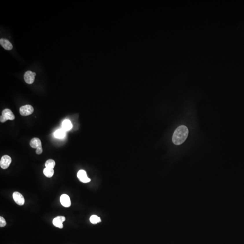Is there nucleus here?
I'll return each mask as SVG.
<instances>
[{"mask_svg": "<svg viewBox=\"0 0 244 244\" xmlns=\"http://www.w3.org/2000/svg\"><path fill=\"white\" fill-rule=\"evenodd\" d=\"M62 127L63 129L65 131H69L72 128V124L69 120H66L63 122Z\"/></svg>", "mask_w": 244, "mask_h": 244, "instance_id": "nucleus-12", "label": "nucleus"}, {"mask_svg": "<svg viewBox=\"0 0 244 244\" xmlns=\"http://www.w3.org/2000/svg\"><path fill=\"white\" fill-rule=\"evenodd\" d=\"M15 116L11 110L8 109H5L2 111V115L0 117V121L1 123H4L8 120H13Z\"/></svg>", "mask_w": 244, "mask_h": 244, "instance_id": "nucleus-2", "label": "nucleus"}, {"mask_svg": "<svg viewBox=\"0 0 244 244\" xmlns=\"http://www.w3.org/2000/svg\"><path fill=\"white\" fill-rule=\"evenodd\" d=\"M45 166L46 168L54 169L55 166V162L54 160L49 159L46 162Z\"/></svg>", "mask_w": 244, "mask_h": 244, "instance_id": "nucleus-15", "label": "nucleus"}, {"mask_svg": "<svg viewBox=\"0 0 244 244\" xmlns=\"http://www.w3.org/2000/svg\"><path fill=\"white\" fill-rule=\"evenodd\" d=\"M60 200L61 204L66 208H68L71 205V202L70 200V197L67 195H66V194L62 195L60 197Z\"/></svg>", "mask_w": 244, "mask_h": 244, "instance_id": "nucleus-8", "label": "nucleus"}, {"mask_svg": "<svg viewBox=\"0 0 244 244\" xmlns=\"http://www.w3.org/2000/svg\"><path fill=\"white\" fill-rule=\"evenodd\" d=\"M188 135V130L186 126L181 125L175 131L172 137L173 143L179 145L186 141Z\"/></svg>", "mask_w": 244, "mask_h": 244, "instance_id": "nucleus-1", "label": "nucleus"}, {"mask_svg": "<svg viewBox=\"0 0 244 244\" xmlns=\"http://www.w3.org/2000/svg\"><path fill=\"white\" fill-rule=\"evenodd\" d=\"M12 162V158L8 155H4L1 157L0 161V166L2 169H6L8 168Z\"/></svg>", "mask_w": 244, "mask_h": 244, "instance_id": "nucleus-4", "label": "nucleus"}, {"mask_svg": "<svg viewBox=\"0 0 244 244\" xmlns=\"http://www.w3.org/2000/svg\"><path fill=\"white\" fill-rule=\"evenodd\" d=\"M13 198L16 203L20 206H22L25 203V199L23 195L18 192H14L13 194Z\"/></svg>", "mask_w": 244, "mask_h": 244, "instance_id": "nucleus-6", "label": "nucleus"}, {"mask_svg": "<svg viewBox=\"0 0 244 244\" xmlns=\"http://www.w3.org/2000/svg\"><path fill=\"white\" fill-rule=\"evenodd\" d=\"M0 43H1V45L3 47V48L5 50H10L12 49V45L11 43L7 39L1 38L0 39Z\"/></svg>", "mask_w": 244, "mask_h": 244, "instance_id": "nucleus-11", "label": "nucleus"}, {"mask_svg": "<svg viewBox=\"0 0 244 244\" xmlns=\"http://www.w3.org/2000/svg\"><path fill=\"white\" fill-rule=\"evenodd\" d=\"M90 221L91 223L96 224L97 223H100L101 221L100 217H98L96 215H92L90 219Z\"/></svg>", "mask_w": 244, "mask_h": 244, "instance_id": "nucleus-16", "label": "nucleus"}, {"mask_svg": "<svg viewBox=\"0 0 244 244\" xmlns=\"http://www.w3.org/2000/svg\"><path fill=\"white\" fill-rule=\"evenodd\" d=\"M43 174L47 177L51 178L54 175V169L51 168H44L43 170Z\"/></svg>", "mask_w": 244, "mask_h": 244, "instance_id": "nucleus-14", "label": "nucleus"}, {"mask_svg": "<svg viewBox=\"0 0 244 244\" xmlns=\"http://www.w3.org/2000/svg\"><path fill=\"white\" fill-rule=\"evenodd\" d=\"M54 135L55 137L56 138L62 139L65 137L66 135V131L63 130V129H59L57 131H55Z\"/></svg>", "mask_w": 244, "mask_h": 244, "instance_id": "nucleus-13", "label": "nucleus"}, {"mask_svg": "<svg viewBox=\"0 0 244 244\" xmlns=\"http://www.w3.org/2000/svg\"><path fill=\"white\" fill-rule=\"evenodd\" d=\"M66 219L63 216H58L54 219L53 221V224L54 226L59 228H63V223L65 221Z\"/></svg>", "mask_w": 244, "mask_h": 244, "instance_id": "nucleus-9", "label": "nucleus"}, {"mask_svg": "<svg viewBox=\"0 0 244 244\" xmlns=\"http://www.w3.org/2000/svg\"><path fill=\"white\" fill-rule=\"evenodd\" d=\"M6 225L5 219L2 217H0V227L3 228L5 227Z\"/></svg>", "mask_w": 244, "mask_h": 244, "instance_id": "nucleus-17", "label": "nucleus"}, {"mask_svg": "<svg viewBox=\"0 0 244 244\" xmlns=\"http://www.w3.org/2000/svg\"><path fill=\"white\" fill-rule=\"evenodd\" d=\"M34 111V109L33 106L29 104L21 106L20 109V114L24 116L30 115L32 114Z\"/></svg>", "mask_w": 244, "mask_h": 244, "instance_id": "nucleus-3", "label": "nucleus"}, {"mask_svg": "<svg viewBox=\"0 0 244 244\" xmlns=\"http://www.w3.org/2000/svg\"><path fill=\"white\" fill-rule=\"evenodd\" d=\"M77 176L81 182L87 183L91 181V179L88 177L87 173L84 170H80L77 173Z\"/></svg>", "mask_w": 244, "mask_h": 244, "instance_id": "nucleus-7", "label": "nucleus"}, {"mask_svg": "<svg viewBox=\"0 0 244 244\" xmlns=\"http://www.w3.org/2000/svg\"><path fill=\"white\" fill-rule=\"evenodd\" d=\"M35 76L36 73L35 72L28 71L25 72L24 75V80L26 83L28 84H31L34 82Z\"/></svg>", "mask_w": 244, "mask_h": 244, "instance_id": "nucleus-5", "label": "nucleus"}, {"mask_svg": "<svg viewBox=\"0 0 244 244\" xmlns=\"http://www.w3.org/2000/svg\"><path fill=\"white\" fill-rule=\"evenodd\" d=\"M30 146L33 148H36L37 149H41L42 143L41 140L38 138L34 137L31 139L30 142Z\"/></svg>", "mask_w": 244, "mask_h": 244, "instance_id": "nucleus-10", "label": "nucleus"}]
</instances>
